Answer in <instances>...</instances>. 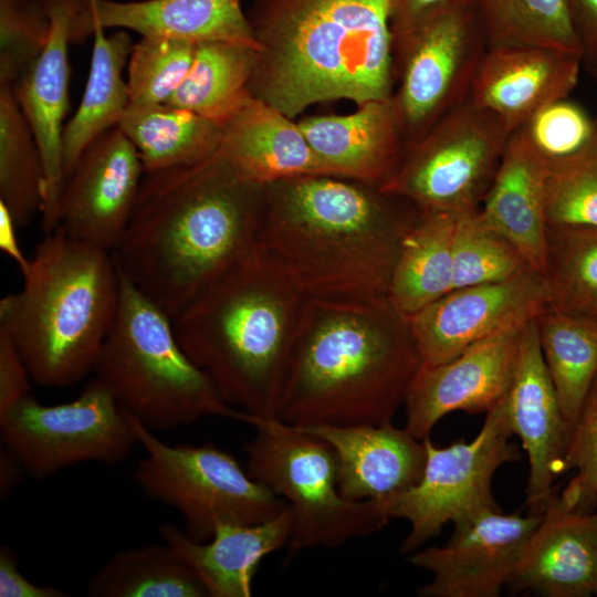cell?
<instances>
[{
	"mask_svg": "<svg viewBox=\"0 0 597 597\" xmlns=\"http://www.w3.org/2000/svg\"><path fill=\"white\" fill-rule=\"evenodd\" d=\"M264 186L219 151L189 166L146 171L112 252L119 273L172 321L259 244Z\"/></svg>",
	"mask_w": 597,
	"mask_h": 597,
	"instance_id": "1",
	"label": "cell"
},
{
	"mask_svg": "<svg viewBox=\"0 0 597 597\" xmlns=\"http://www.w3.org/2000/svg\"><path fill=\"white\" fill-rule=\"evenodd\" d=\"M264 195L259 248L304 298L387 297L401 241L420 208L333 175L275 181Z\"/></svg>",
	"mask_w": 597,
	"mask_h": 597,
	"instance_id": "2",
	"label": "cell"
},
{
	"mask_svg": "<svg viewBox=\"0 0 597 597\" xmlns=\"http://www.w3.org/2000/svg\"><path fill=\"white\" fill-rule=\"evenodd\" d=\"M421 365L388 297L305 300L275 419L294 427L392 422Z\"/></svg>",
	"mask_w": 597,
	"mask_h": 597,
	"instance_id": "3",
	"label": "cell"
},
{
	"mask_svg": "<svg viewBox=\"0 0 597 597\" xmlns=\"http://www.w3.org/2000/svg\"><path fill=\"white\" fill-rule=\"evenodd\" d=\"M394 2L251 0L258 57L250 94L292 119L317 103L390 98Z\"/></svg>",
	"mask_w": 597,
	"mask_h": 597,
	"instance_id": "4",
	"label": "cell"
},
{
	"mask_svg": "<svg viewBox=\"0 0 597 597\" xmlns=\"http://www.w3.org/2000/svg\"><path fill=\"white\" fill-rule=\"evenodd\" d=\"M305 300L258 244L179 314L174 327L228 405L272 419Z\"/></svg>",
	"mask_w": 597,
	"mask_h": 597,
	"instance_id": "5",
	"label": "cell"
},
{
	"mask_svg": "<svg viewBox=\"0 0 597 597\" xmlns=\"http://www.w3.org/2000/svg\"><path fill=\"white\" fill-rule=\"evenodd\" d=\"M0 301V327L33 383L61 388L94 370L118 310L121 273L112 252L59 231L45 234Z\"/></svg>",
	"mask_w": 597,
	"mask_h": 597,
	"instance_id": "6",
	"label": "cell"
},
{
	"mask_svg": "<svg viewBox=\"0 0 597 597\" xmlns=\"http://www.w3.org/2000/svg\"><path fill=\"white\" fill-rule=\"evenodd\" d=\"M94 371L122 409L151 430L189 426L205 417L248 425L253 418L222 399L181 347L172 318L122 274L118 310Z\"/></svg>",
	"mask_w": 597,
	"mask_h": 597,
	"instance_id": "7",
	"label": "cell"
},
{
	"mask_svg": "<svg viewBox=\"0 0 597 597\" xmlns=\"http://www.w3.org/2000/svg\"><path fill=\"white\" fill-rule=\"evenodd\" d=\"M250 425L255 433L243 446L247 471L291 507V555L339 546L390 521L380 501L342 495L336 454L326 441L275 418L253 417Z\"/></svg>",
	"mask_w": 597,
	"mask_h": 597,
	"instance_id": "8",
	"label": "cell"
},
{
	"mask_svg": "<svg viewBox=\"0 0 597 597\" xmlns=\"http://www.w3.org/2000/svg\"><path fill=\"white\" fill-rule=\"evenodd\" d=\"M128 417L145 451L134 480L145 495L181 515L190 538L207 542L219 525L263 523L289 506L227 451L212 443L167 444Z\"/></svg>",
	"mask_w": 597,
	"mask_h": 597,
	"instance_id": "9",
	"label": "cell"
},
{
	"mask_svg": "<svg viewBox=\"0 0 597 597\" xmlns=\"http://www.w3.org/2000/svg\"><path fill=\"white\" fill-rule=\"evenodd\" d=\"M488 50L473 0L440 8L394 36L392 100L407 145L469 98Z\"/></svg>",
	"mask_w": 597,
	"mask_h": 597,
	"instance_id": "10",
	"label": "cell"
},
{
	"mask_svg": "<svg viewBox=\"0 0 597 597\" xmlns=\"http://www.w3.org/2000/svg\"><path fill=\"white\" fill-rule=\"evenodd\" d=\"M509 136L495 116L468 98L406 146L380 188L421 210H479Z\"/></svg>",
	"mask_w": 597,
	"mask_h": 597,
	"instance_id": "11",
	"label": "cell"
},
{
	"mask_svg": "<svg viewBox=\"0 0 597 597\" xmlns=\"http://www.w3.org/2000/svg\"><path fill=\"white\" fill-rule=\"evenodd\" d=\"M479 433L470 441L459 440L437 447L423 440L426 462L419 482L380 501L389 520L402 519L409 532L400 552L409 555L454 524L475 513L500 509L492 481L504 464L520 460L503 397L485 413Z\"/></svg>",
	"mask_w": 597,
	"mask_h": 597,
	"instance_id": "12",
	"label": "cell"
},
{
	"mask_svg": "<svg viewBox=\"0 0 597 597\" xmlns=\"http://www.w3.org/2000/svg\"><path fill=\"white\" fill-rule=\"evenodd\" d=\"M0 431L3 447L36 479L78 463H119L138 443L128 413L98 376L69 402L48 406L28 396L0 415Z\"/></svg>",
	"mask_w": 597,
	"mask_h": 597,
	"instance_id": "13",
	"label": "cell"
},
{
	"mask_svg": "<svg viewBox=\"0 0 597 597\" xmlns=\"http://www.w3.org/2000/svg\"><path fill=\"white\" fill-rule=\"evenodd\" d=\"M542 514L490 509L453 524L443 546L419 548L408 562L431 575L420 597H498L512 580Z\"/></svg>",
	"mask_w": 597,
	"mask_h": 597,
	"instance_id": "14",
	"label": "cell"
},
{
	"mask_svg": "<svg viewBox=\"0 0 597 597\" xmlns=\"http://www.w3.org/2000/svg\"><path fill=\"white\" fill-rule=\"evenodd\" d=\"M145 172L124 133L118 127L105 132L65 179L51 232L113 252L130 221Z\"/></svg>",
	"mask_w": 597,
	"mask_h": 597,
	"instance_id": "15",
	"label": "cell"
},
{
	"mask_svg": "<svg viewBox=\"0 0 597 597\" xmlns=\"http://www.w3.org/2000/svg\"><path fill=\"white\" fill-rule=\"evenodd\" d=\"M547 307L545 277L530 269L502 282L452 289L408 321L421 364L437 365Z\"/></svg>",
	"mask_w": 597,
	"mask_h": 597,
	"instance_id": "16",
	"label": "cell"
},
{
	"mask_svg": "<svg viewBox=\"0 0 597 597\" xmlns=\"http://www.w3.org/2000/svg\"><path fill=\"white\" fill-rule=\"evenodd\" d=\"M527 323L479 342L448 362L421 364L405 396L404 428L425 440L453 411L491 410L512 383Z\"/></svg>",
	"mask_w": 597,
	"mask_h": 597,
	"instance_id": "17",
	"label": "cell"
},
{
	"mask_svg": "<svg viewBox=\"0 0 597 597\" xmlns=\"http://www.w3.org/2000/svg\"><path fill=\"white\" fill-rule=\"evenodd\" d=\"M503 400L512 432L527 454V512L543 514L555 492L554 480L564 473L572 428L543 358L536 318L524 327L515 373Z\"/></svg>",
	"mask_w": 597,
	"mask_h": 597,
	"instance_id": "18",
	"label": "cell"
},
{
	"mask_svg": "<svg viewBox=\"0 0 597 597\" xmlns=\"http://www.w3.org/2000/svg\"><path fill=\"white\" fill-rule=\"evenodd\" d=\"M50 29L45 46L13 85L18 104L38 143L44 168V233L53 229L59 197L64 185L63 133L69 111V44L82 0H41Z\"/></svg>",
	"mask_w": 597,
	"mask_h": 597,
	"instance_id": "19",
	"label": "cell"
},
{
	"mask_svg": "<svg viewBox=\"0 0 597 597\" xmlns=\"http://www.w3.org/2000/svg\"><path fill=\"white\" fill-rule=\"evenodd\" d=\"M583 65L582 54L558 48H489L469 98L511 135L542 106L568 97Z\"/></svg>",
	"mask_w": 597,
	"mask_h": 597,
	"instance_id": "20",
	"label": "cell"
},
{
	"mask_svg": "<svg viewBox=\"0 0 597 597\" xmlns=\"http://www.w3.org/2000/svg\"><path fill=\"white\" fill-rule=\"evenodd\" d=\"M95 28L193 44L223 41L258 46L241 0H82L72 42L85 40Z\"/></svg>",
	"mask_w": 597,
	"mask_h": 597,
	"instance_id": "21",
	"label": "cell"
},
{
	"mask_svg": "<svg viewBox=\"0 0 597 597\" xmlns=\"http://www.w3.org/2000/svg\"><path fill=\"white\" fill-rule=\"evenodd\" d=\"M507 586L543 597L597 596V515L566 507L554 492Z\"/></svg>",
	"mask_w": 597,
	"mask_h": 597,
	"instance_id": "22",
	"label": "cell"
},
{
	"mask_svg": "<svg viewBox=\"0 0 597 597\" xmlns=\"http://www.w3.org/2000/svg\"><path fill=\"white\" fill-rule=\"evenodd\" d=\"M297 124L333 176L378 187L407 146L392 96L362 103L350 114L307 116Z\"/></svg>",
	"mask_w": 597,
	"mask_h": 597,
	"instance_id": "23",
	"label": "cell"
},
{
	"mask_svg": "<svg viewBox=\"0 0 597 597\" xmlns=\"http://www.w3.org/2000/svg\"><path fill=\"white\" fill-rule=\"evenodd\" d=\"M303 429L334 450L338 489L347 500L383 501L412 488L422 475L423 440L392 422Z\"/></svg>",
	"mask_w": 597,
	"mask_h": 597,
	"instance_id": "24",
	"label": "cell"
},
{
	"mask_svg": "<svg viewBox=\"0 0 597 597\" xmlns=\"http://www.w3.org/2000/svg\"><path fill=\"white\" fill-rule=\"evenodd\" d=\"M292 527L293 513L287 506L263 523L219 525L207 542L190 538L172 524H163L158 533L192 569L209 597H250L260 563L287 545Z\"/></svg>",
	"mask_w": 597,
	"mask_h": 597,
	"instance_id": "25",
	"label": "cell"
},
{
	"mask_svg": "<svg viewBox=\"0 0 597 597\" xmlns=\"http://www.w3.org/2000/svg\"><path fill=\"white\" fill-rule=\"evenodd\" d=\"M221 128L218 151L253 182L265 186L295 177L332 175L297 122L251 94Z\"/></svg>",
	"mask_w": 597,
	"mask_h": 597,
	"instance_id": "26",
	"label": "cell"
},
{
	"mask_svg": "<svg viewBox=\"0 0 597 597\" xmlns=\"http://www.w3.org/2000/svg\"><path fill=\"white\" fill-rule=\"evenodd\" d=\"M548 169L519 132L507 139L494 179L479 208L484 222L507 239L544 275Z\"/></svg>",
	"mask_w": 597,
	"mask_h": 597,
	"instance_id": "27",
	"label": "cell"
},
{
	"mask_svg": "<svg viewBox=\"0 0 597 597\" xmlns=\"http://www.w3.org/2000/svg\"><path fill=\"white\" fill-rule=\"evenodd\" d=\"M94 44L86 85L77 109L63 133L64 181L82 153L105 132L117 127L129 106L124 67L133 48L129 35L118 30L93 31Z\"/></svg>",
	"mask_w": 597,
	"mask_h": 597,
	"instance_id": "28",
	"label": "cell"
},
{
	"mask_svg": "<svg viewBox=\"0 0 597 597\" xmlns=\"http://www.w3.org/2000/svg\"><path fill=\"white\" fill-rule=\"evenodd\" d=\"M459 213L421 210L404 237L387 297L410 317L453 289V232Z\"/></svg>",
	"mask_w": 597,
	"mask_h": 597,
	"instance_id": "29",
	"label": "cell"
},
{
	"mask_svg": "<svg viewBox=\"0 0 597 597\" xmlns=\"http://www.w3.org/2000/svg\"><path fill=\"white\" fill-rule=\"evenodd\" d=\"M117 127L137 149L145 171L189 166L214 155L221 124L168 104L129 105Z\"/></svg>",
	"mask_w": 597,
	"mask_h": 597,
	"instance_id": "30",
	"label": "cell"
},
{
	"mask_svg": "<svg viewBox=\"0 0 597 597\" xmlns=\"http://www.w3.org/2000/svg\"><path fill=\"white\" fill-rule=\"evenodd\" d=\"M536 324L547 371L573 429L597 379V317L547 307Z\"/></svg>",
	"mask_w": 597,
	"mask_h": 597,
	"instance_id": "31",
	"label": "cell"
},
{
	"mask_svg": "<svg viewBox=\"0 0 597 597\" xmlns=\"http://www.w3.org/2000/svg\"><path fill=\"white\" fill-rule=\"evenodd\" d=\"M258 46L237 42L196 44L190 70L166 103L222 124L250 95Z\"/></svg>",
	"mask_w": 597,
	"mask_h": 597,
	"instance_id": "32",
	"label": "cell"
},
{
	"mask_svg": "<svg viewBox=\"0 0 597 597\" xmlns=\"http://www.w3.org/2000/svg\"><path fill=\"white\" fill-rule=\"evenodd\" d=\"M93 597H207L192 572L167 545H146L113 555L92 576Z\"/></svg>",
	"mask_w": 597,
	"mask_h": 597,
	"instance_id": "33",
	"label": "cell"
},
{
	"mask_svg": "<svg viewBox=\"0 0 597 597\" xmlns=\"http://www.w3.org/2000/svg\"><path fill=\"white\" fill-rule=\"evenodd\" d=\"M44 168L32 129L13 86L0 84V202L17 227H27L41 213Z\"/></svg>",
	"mask_w": 597,
	"mask_h": 597,
	"instance_id": "34",
	"label": "cell"
},
{
	"mask_svg": "<svg viewBox=\"0 0 597 597\" xmlns=\"http://www.w3.org/2000/svg\"><path fill=\"white\" fill-rule=\"evenodd\" d=\"M489 48L551 46L585 55L568 0H473Z\"/></svg>",
	"mask_w": 597,
	"mask_h": 597,
	"instance_id": "35",
	"label": "cell"
},
{
	"mask_svg": "<svg viewBox=\"0 0 597 597\" xmlns=\"http://www.w3.org/2000/svg\"><path fill=\"white\" fill-rule=\"evenodd\" d=\"M548 307L597 317V229L547 227Z\"/></svg>",
	"mask_w": 597,
	"mask_h": 597,
	"instance_id": "36",
	"label": "cell"
},
{
	"mask_svg": "<svg viewBox=\"0 0 597 597\" xmlns=\"http://www.w3.org/2000/svg\"><path fill=\"white\" fill-rule=\"evenodd\" d=\"M452 252L453 289L502 282L532 269L507 239L484 222L479 210L458 214Z\"/></svg>",
	"mask_w": 597,
	"mask_h": 597,
	"instance_id": "37",
	"label": "cell"
},
{
	"mask_svg": "<svg viewBox=\"0 0 597 597\" xmlns=\"http://www.w3.org/2000/svg\"><path fill=\"white\" fill-rule=\"evenodd\" d=\"M196 44L158 36H142L127 62L129 105L166 104L186 78Z\"/></svg>",
	"mask_w": 597,
	"mask_h": 597,
	"instance_id": "38",
	"label": "cell"
},
{
	"mask_svg": "<svg viewBox=\"0 0 597 597\" xmlns=\"http://www.w3.org/2000/svg\"><path fill=\"white\" fill-rule=\"evenodd\" d=\"M596 130L597 117L568 97L542 106L516 129L548 172L579 155Z\"/></svg>",
	"mask_w": 597,
	"mask_h": 597,
	"instance_id": "39",
	"label": "cell"
},
{
	"mask_svg": "<svg viewBox=\"0 0 597 597\" xmlns=\"http://www.w3.org/2000/svg\"><path fill=\"white\" fill-rule=\"evenodd\" d=\"M545 211L548 226L597 229V130L579 155L548 172Z\"/></svg>",
	"mask_w": 597,
	"mask_h": 597,
	"instance_id": "40",
	"label": "cell"
},
{
	"mask_svg": "<svg viewBox=\"0 0 597 597\" xmlns=\"http://www.w3.org/2000/svg\"><path fill=\"white\" fill-rule=\"evenodd\" d=\"M49 29L41 0H0V83L19 81L45 46Z\"/></svg>",
	"mask_w": 597,
	"mask_h": 597,
	"instance_id": "41",
	"label": "cell"
},
{
	"mask_svg": "<svg viewBox=\"0 0 597 597\" xmlns=\"http://www.w3.org/2000/svg\"><path fill=\"white\" fill-rule=\"evenodd\" d=\"M574 472L558 494L576 512H593L597 492V379L590 388L572 429L564 459V473Z\"/></svg>",
	"mask_w": 597,
	"mask_h": 597,
	"instance_id": "42",
	"label": "cell"
},
{
	"mask_svg": "<svg viewBox=\"0 0 597 597\" xmlns=\"http://www.w3.org/2000/svg\"><path fill=\"white\" fill-rule=\"evenodd\" d=\"M32 381L14 341L0 327V415L31 395Z\"/></svg>",
	"mask_w": 597,
	"mask_h": 597,
	"instance_id": "43",
	"label": "cell"
},
{
	"mask_svg": "<svg viewBox=\"0 0 597 597\" xmlns=\"http://www.w3.org/2000/svg\"><path fill=\"white\" fill-rule=\"evenodd\" d=\"M19 557L8 546L0 548V597H66L54 586L36 585L19 570Z\"/></svg>",
	"mask_w": 597,
	"mask_h": 597,
	"instance_id": "44",
	"label": "cell"
},
{
	"mask_svg": "<svg viewBox=\"0 0 597 597\" xmlns=\"http://www.w3.org/2000/svg\"><path fill=\"white\" fill-rule=\"evenodd\" d=\"M460 1L464 0H395L391 13L394 36L407 31L429 13Z\"/></svg>",
	"mask_w": 597,
	"mask_h": 597,
	"instance_id": "45",
	"label": "cell"
},
{
	"mask_svg": "<svg viewBox=\"0 0 597 597\" xmlns=\"http://www.w3.org/2000/svg\"><path fill=\"white\" fill-rule=\"evenodd\" d=\"M568 3L585 55L591 53L597 50V0H568Z\"/></svg>",
	"mask_w": 597,
	"mask_h": 597,
	"instance_id": "46",
	"label": "cell"
},
{
	"mask_svg": "<svg viewBox=\"0 0 597 597\" xmlns=\"http://www.w3.org/2000/svg\"><path fill=\"white\" fill-rule=\"evenodd\" d=\"M17 227L8 208L0 202V249L18 265L20 272H24L29 265L19 245L17 238Z\"/></svg>",
	"mask_w": 597,
	"mask_h": 597,
	"instance_id": "47",
	"label": "cell"
},
{
	"mask_svg": "<svg viewBox=\"0 0 597 597\" xmlns=\"http://www.w3.org/2000/svg\"><path fill=\"white\" fill-rule=\"evenodd\" d=\"M27 473L20 461L7 449L0 452V494L7 498Z\"/></svg>",
	"mask_w": 597,
	"mask_h": 597,
	"instance_id": "48",
	"label": "cell"
},
{
	"mask_svg": "<svg viewBox=\"0 0 597 597\" xmlns=\"http://www.w3.org/2000/svg\"><path fill=\"white\" fill-rule=\"evenodd\" d=\"M584 64L590 75L597 81V50L584 56Z\"/></svg>",
	"mask_w": 597,
	"mask_h": 597,
	"instance_id": "49",
	"label": "cell"
},
{
	"mask_svg": "<svg viewBox=\"0 0 597 597\" xmlns=\"http://www.w3.org/2000/svg\"><path fill=\"white\" fill-rule=\"evenodd\" d=\"M593 512L597 515V492L594 501Z\"/></svg>",
	"mask_w": 597,
	"mask_h": 597,
	"instance_id": "50",
	"label": "cell"
}]
</instances>
